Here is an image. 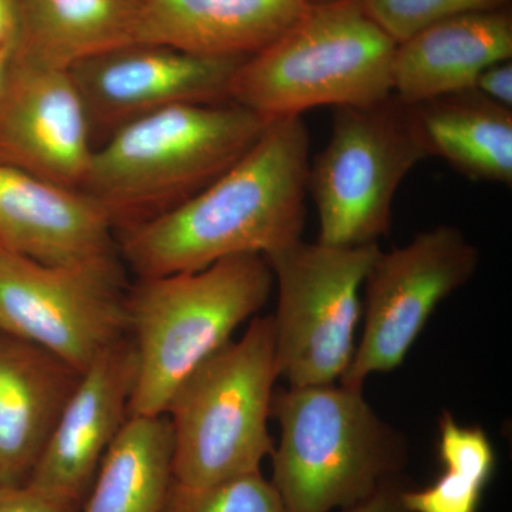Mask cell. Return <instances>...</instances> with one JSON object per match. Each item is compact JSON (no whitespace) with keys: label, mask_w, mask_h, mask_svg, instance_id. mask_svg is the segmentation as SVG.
Here are the masks:
<instances>
[{"label":"cell","mask_w":512,"mask_h":512,"mask_svg":"<svg viewBox=\"0 0 512 512\" xmlns=\"http://www.w3.org/2000/svg\"><path fill=\"white\" fill-rule=\"evenodd\" d=\"M311 167L302 116L274 119L217 180L174 210L120 231L137 278L200 271L238 255L276 254L301 241Z\"/></svg>","instance_id":"cell-1"},{"label":"cell","mask_w":512,"mask_h":512,"mask_svg":"<svg viewBox=\"0 0 512 512\" xmlns=\"http://www.w3.org/2000/svg\"><path fill=\"white\" fill-rule=\"evenodd\" d=\"M271 121L237 103L157 111L94 148L82 191L106 212L117 235L204 190L254 146Z\"/></svg>","instance_id":"cell-2"},{"label":"cell","mask_w":512,"mask_h":512,"mask_svg":"<svg viewBox=\"0 0 512 512\" xmlns=\"http://www.w3.org/2000/svg\"><path fill=\"white\" fill-rule=\"evenodd\" d=\"M274 281L264 256L238 255L128 286V336L137 357L130 416H163L180 384L265 305Z\"/></svg>","instance_id":"cell-3"},{"label":"cell","mask_w":512,"mask_h":512,"mask_svg":"<svg viewBox=\"0 0 512 512\" xmlns=\"http://www.w3.org/2000/svg\"><path fill=\"white\" fill-rule=\"evenodd\" d=\"M396 47L363 0L312 2L284 35L239 66L231 101L272 120L377 103L393 94Z\"/></svg>","instance_id":"cell-4"},{"label":"cell","mask_w":512,"mask_h":512,"mask_svg":"<svg viewBox=\"0 0 512 512\" xmlns=\"http://www.w3.org/2000/svg\"><path fill=\"white\" fill-rule=\"evenodd\" d=\"M281 440L272 485L286 512H330L365 500L399 477L403 437L367 404L362 390L325 384L274 394Z\"/></svg>","instance_id":"cell-5"},{"label":"cell","mask_w":512,"mask_h":512,"mask_svg":"<svg viewBox=\"0 0 512 512\" xmlns=\"http://www.w3.org/2000/svg\"><path fill=\"white\" fill-rule=\"evenodd\" d=\"M278 377L274 318L264 316L180 384L164 412L175 483L207 487L261 471L275 448L268 419Z\"/></svg>","instance_id":"cell-6"},{"label":"cell","mask_w":512,"mask_h":512,"mask_svg":"<svg viewBox=\"0 0 512 512\" xmlns=\"http://www.w3.org/2000/svg\"><path fill=\"white\" fill-rule=\"evenodd\" d=\"M429 157L414 107L394 94L335 109L328 146L309 167L318 242L346 248L377 244L392 228L393 202L404 178Z\"/></svg>","instance_id":"cell-7"},{"label":"cell","mask_w":512,"mask_h":512,"mask_svg":"<svg viewBox=\"0 0 512 512\" xmlns=\"http://www.w3.org/2000/svg\"><path fill=\"white\" fill-rule=\"evenodd\" d=\"M379 245L330 247L301 241L266 256L278 281L274 318L279 377L289 386L342 379L355 355L360 289Z\"/></svg>","instance_id":"cell-8"},{"label":"cell","mask_w":512,"mask_h":512,"mask_svg":"<svg viewBox=\"0 0 512 512\" xmlns=\"http://www.w3.org/2000/svg\"><path fill=\"white\" fill-rule=\"evenodd\" d=\"M120 259L50 265L0 248V332L83 373L128 336V285Z\"/></svg>","instance_id":"cell-9"},{"label":"cell","mask_w":512,"mask_h":512,"mask_svg":"<svg viewBox=\"0 0 512 512\" xmlns=\"http://www.w3.org/2000/svg\"><path fill=\"white\" fill-rule=\"evenodd\" d=\"M478 262L477 248L450 225L380 251L363 284L362 339L340 384L362 390L367 377L402 366L439 303L473 278Z\"/></svg>","instance_id":"cell-10"},{"label":"cell","mask_w":512,"mask_h":512,"mask_svg":"<svg viewBox=\"0 0 512 512\" xmlns=\"http://www.w3.org/2000/svg\"><path fill=\"white\" fill-rule=\"evenodd\" d=\"M245 60L131 43L74 64L69 72L96 148L127 124L168 107L232 103V80Z\"/></svg>","instance_id":"cell-11"},{"label":"cell","mask_w":512,"mask_h":512,"mask_svg":"<svg viewBox=\"0 0 512 512\" xmlns=\"http://www.w3.org/2000/svg\"><path fill=\"white\" fill-rule=\"evenodd\" d=\"M93 151L69 70L10 60L0 90V164L82 191Z\"/></svg>","instance_id":"cell-12"},{"label":"cell","mask_w":512,"mask_h":512,"mask_svg":"<svg viewBox=\"0 0 512 512\" xmlns=\"http://www.w3.org/2000/svg\"><path fill=\"white\" fill-rule=\"evenodd\" d=\"M137 357L124 336L80 375L29 485L82 505L103 457L130 417Z\"/></svg>","instance_id":"cell-13"},{"label":"cell","mask_w":512,"mask_h":512,"mask_svg":"<svg viewBox=\"0 0 512 512\" xmlns=\"http://www.w3.org/2000/svg\"><path fill=\"white\" fill-rule=\"evenodd\" d=\"M0 248L50 265L116 258V231L86 192L0 164Z\"/></svg>","instance_id":"cell-14"},{"label":"cell","mask_w":512,"mask_h":512,"mask_svg":"<svg viewBox=\"0 0 512 512\" xmlns=\"http://www.w3.org/2000/svg\"><path fill=\"white\" fill-rule=\"evenodd\" d=\"M82 373L0 332V485L29 483Z\"/></svg>","instance_id":"cell-15"},{"label":"cell","mask_w":512,"mask_h":512,"mask_svg":"<svg viewBox=\"0 0 512 512\" xmlns=\"http://www.w3.org/2000/svg\"><path fill=\"white\" fill-rule=\"evenodd\" d=\"M512 56L511 8L467 13L397 43L393 94L407 104L471 89L477 77Z\"/></svg>","instance_id":"cell-16"},{"label":"cell","mask_w":512,"mask_h":512,"mask_svg":"<svg viewBox=\"0 0 512 512\" xmlns=\"http://www.w3.org/2000/svg\"><path fill=\"white\" fill-rule=\"evenodd\" d=\"M140 43L248 59L284 35L308 0H136Z\"/></svg>","instance_id":"cell-17"},{"label":"cell","mask_w":512,"mask_h":512,"mask_svg":"<svg viewBox=\"0 0 512 512\" xmlns=\"http://www.w3.org/2000/svg\"><path fill=\"white\" fill-rule=\"evenodd\" d=\"M12 59L72 69L117 47L140 43L136 0H13Z\"/></svg>","instance_id":"cell-18"},{"label":"cell","mask_w":512,"mask_h":512,"mask_svg":"<svg viewBox=\"0 0 512 512\" xmlns=\"http://www.w3.org/2000/svg\"><path fill=\"white\" fill-rule=\"evenodd\" d=\"M412 106L430 157L473 181L512 184V109L474 87Z\"/></svg>","instance_id":"cell-19"},{"label":"cell","mask_w":512,"mask_h":512,"mask_svg":"<svg viewBox=\"0 0 512 512\" xmlns=\"http://www.w3.org/2000/svg\"><path fill=\"white\" fill-rule=\"evenodd\" d=\"M173 480L167 417L130 416L77 512H163Z\"/></svg>","instance_id":"cell-20"},{"label":"cell","mask_w":512,"mask_h":512,"mask_svg":"<svg viewBox=\"0 0 512 512\" xmlns=\"http://www.w3.org/2000/svg\"><path fill=\"white\" fill-rule=\"evenodd\" d=\"M437 444L443 473L429 487L403 488L404 508L409 512H477L497 464L490 437L480 427L460 426L453 414L444 412Z\"/></svg>","instance_id":"cell-21"},{"label":"cell","mask_w":512,"mask_h":512,"mask_svg":"<svg viewBox=\"0 0 512 512\" xmlns=\"http://www.w3.org/2000/svg\"><path fill=\"white\" fill-rule=\"evenodd\" d=\"M163 512H286L271 481L261 471L207 487L171 484Z\"/></svg>","instance_id":"cell-22"},{"label":"cell","mask_w":512,"mask_h":512,"mask_svg":"<svg viewBox=\"0 0 512 512\" xmlns=\"http://www.w3.org/2000/svg\"><path fill=\"white\" fill-rule=\"evenodd\" d=\"M367 12L400 43L441 20L508 8L511 0H363Z\"/></svg>","instance_id":"cell-23"},{"label":"cell","mask_w":512,"mask_h":512,"mask_svg":"<svg viewBox=\"0 0 512 512\" xmlns=\"http://www.w3.org/2000/svg\"><path fill=\"white\" fill-rule=\"evenodd\" d=\"M80 505L53 497L32 485H0V512H77Z\"/></svg>","instance_id":"cell-24"},{"label":"cell","mask_w":512,"mask_h":512,"mask_svg":"<svg viewBox=\"0 0 512 512\" xmlns=\"http://www.w3.org/2000/svg\"><path fill=\"white\" fill-rule=\"evenodd\" d=\"M474 89L487 99L512 109V64L508 62L495 63L487 67L477 77Z\"/></svg>","instance_id":"cell-25"},{"label":"cell","mask_w":512,"mask_h":512,"mask_svg":"<svg viewBox=\"0 0 512 512\" xmlns=\"http://www.w3.org/2000/svg\"><path fill=\"white\" fill-rule=\"evenodd\" d=\"M403 484L399 477L387 480L359 503L343 508V512H409L402 503Z\"/></svg>","instance_id":"cell-26"},{"label":"cell","mask_w":512,"mask_h":512,"mask_svg":"<svg viewBox=\"0 0 512 512\" xmlns=\"http://www.w3.org/2000/svg\"><path fill=\"white\" fill-rule=\"evenodd\" d=\"M16 39V12L13 0H0V52L13 50Z\"/></svg>","instance_id":"cell-27"},{"label":"cell","mask_w":512,"mask_h":512,"mask_svg":"<svg viewBox=\"0 0 512 512\" xmlns=\"http://www.w3.org/2000/svg\"><path fill=\"white\" fill-rule=\"evenodd\" d=\"M10 60H12V50H2V52H0V90H2L3 83H5Z\"/></svg>","instance_id":"cell-28"},{"label":"cell","mask_w":512,"mask_h":512,"mask_svg":"<svg viewBox=\"0 0 512 512\" xmlns=\"http://www.w3.org/2000/svg\"><path fill=\"white\" fill-rule=\"evenodd\" d=\"M309 3H312V2H322V0H308Z\"/></svg>","instance_id":"cell-29"}]
</instances>
